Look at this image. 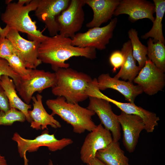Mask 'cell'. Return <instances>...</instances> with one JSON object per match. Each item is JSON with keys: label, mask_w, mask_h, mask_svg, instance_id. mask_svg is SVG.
Segmentation results:
<instances>
[{"label": "cell", "mask_w": 165, "mask_h": 165, "mask_svg": "<svg viewBox=\"0 0 165 165\" xmlns=\"http://www.w3.org/2000/svg\"><path fill=\"white\" fill-rule=\"evenodd\" d=\"M38 59L42 62L51 65L56 72L59 68H67L65 61L73 57H82L90 60L96 58V49L80 48L72 44V39L59 34L47 36L42 42L38 50Z\"/></svg>", "instance_id": "cell-1"}, {"label": "cell", "mask_w": 165, "mask_h": 165, "mask_svg": "<svg viewBox=\"0 0 165 165\" xmlns=\"http://www.w3.org/2000/svg\"><path fill=\"white\" fill-rule=\"evenodd\" d=\"M55 73L57 82L52 88L53 95L63 97L67 102L73 104L89 97L86 92L93 80L90 75L69 67L59 68Z\"/></svg>", "instance_id": "cell-2"}, {"label": "cell", "mask_w": 165, "mask_h": 165, "mask_svg": "<svg viewBox=\"0 0 165 165\" xmlns=\"http://www.w3.org/2000/svg\"><path fill=\"white\" fill-rule=\"evenodd\" d=\"M46 104L52 111L51 115L59 116L63 120L72 125L73 131L81 134L86 130L91 132L97 126L91 117L95 113L93 111L80 106L78 103L67 102L62 97L47 100Z\"/></svg>", "instance_id": "cell-3"}, {"label": "cell", "mask_w": 165, "mask_h": 165, "mask_svg": "<svg viewBox=\"0 0 165 165\" xmlns=\"http://www.w3.org/2000/svg\"><path fill=\"white\" fill-rule=\"evenodd\" d=\"M38 4V0H32L25 6L10 2L2 14L1 19L9 28L26 33L31 40L41 42L47 36L37 29L36 21H33L29 15L30 12L36 10Z\"/></svg>", "instance_id": "cell-4"}, {"label": "cell", "mask_w": 165, "mask_h": 165, "mask_svg": "<svg viewBox=\"0 0 165 165\" xmlns=\"http://www.w3.org/2000/svg\"><path fill=\"white\" fill-rule=\"evenodd\" d=\"M12 139L17 143L18 152L20 156L23 158L24 165H28V160L26 156V152H36L41 146H45L51 152L60 150L72 144L73 141L69 138L57 139L54 134H50L47 130L33 139L24 138L17 132L13 134Z\"/></svg>", "instance_id": "cell-5"}, {"label": "cell", "mask_w": 165, "mask_h": 165, "mask_svg": "<svg viewBox=\"0 0 165 165\" xmlns=\"http://www.w3.org/2000/svg\"><path fill=\"white\" fill-rule=\"evenodd\" d=\"M117 21V18L115 17L104 27H94L90 28L86 32L76 33L72 38V45L82 48L105 49L112 37Z\"/></svg>", "instance_id": "cell-6"}, {"label": "cell", "mask_w": 165, "mask_h": 165, "mask_svg": "<svg viewBox=\"0 0 165 165\" xmlns=\"http://www.w3.org/2000/svg\"><path fill=\"white\" fill-rule=\"evenodd\" d=\"M56 82L55 72L31 69L29 77L26 79H21L16 89L24 102L29 104L35 93H41L46 89L52 88Z\"/></svg>", "instance_id": "cell-7"}, {"label": "cell", "mask_w": 165, "mask_h": 165, "mask_svg": "<svg viewBox=\"0 0 165 165\" xmlns=\"http://www.w3.org/2000/svg\"><path fill=\"white\" fill-rule=\"evenodd\" d=\"M84 0H71L68 6L57 16L59 34L72 38L81 28L84 20Z\"/></svg>", "instance_id": "cell-8"}, {"label": "cell", "mask_w": 165, "mask_h": 165, "mask_svg": "<svg viewBox=\"0 0 165 165\" xmlns=\"http://www.w3.org/2000/svg\"><path fill=\"white\" fill-rule=\"evenodd\" d=\"M6 37L11 41L15 49L16 54L27 68L36 69L41 64L38 57L40 42L26 40L20 35L19 32L10 28Z\"/></svg>", "instance_id": "cell-9"}, {"label": "cell", "mask_w": 165, "mask_h": 165, "mask_svg": "<svg viewBox=\"0 0 165 165\" xmlns=\"http://www.w3.org/2000/svg\"><path fill=\"white\" fill-rule=\"evenodd\" d=\"M70 0H38L35 15L43 23L50 35L53 36L59 31L56 18L69 6Z\"/></svg>", "instance_id": "cell-10"}, {"label": "cell", "mask_w": 165, "mask_h": 165, "mask_svg": "<svg viewBox=\"0 0 165 165\" xmlns=\"http://www.w3.org/2000/svg\"><path fill=\"white\" fill-rule=\"evenodd\" d=\"M112 141L110 131L100 123L85 138L80 151L81 160L88 163L95 157L97 151L105 148Z\"/></svg>", "instance_id": "cell-11"}, {"label": "cell", "mask_w": 165, "mask_h": 165, "mask_svg": "<svg viewBox=\"0 0 165 165\" xmlns=\"http://www.w3.org/2000/svg\"><path fill=\"white\" fill-rule=\"evenodd\" d=\"M133 82L141 87L143 92L152 95L164 88L165 75L164 72L148 59Z\"/></svg>", "instance_id": "cell-12"}, {"label": "cell", "mask_w": 165, "mask_h": 165, "mask_svg": "<svg viewBox=\"0 0 165 165\" xmlns=\"http://www.w3.org/2000/svg\"><path fill=\"white\" fill-rule=\"evenodd\" d=\"M87 109L93 111L99 118L104 127L111 133L113 141L117 142L121 137V127L116 115L108 101L102 98L89 97Z\"/></svg>", "instance_id": "cell-13"}, {"label": "cell", "mask_w": 165, "mask_h": 165, "mask_svg": "<svg viewBox=\"0 0 165 165\" xmlns=\"http://www.w3.org/2000/svg\"><path fill=\"white\" fill-rule=\"evenodd\" d=\"M117 118L123 131V141L129 153L134 151L141 132L145 130V124L139 116L128 114L121 111Z\"/></svg>", "instance_id": "cell-14"}, {"label": "cell", "mask_w": 165, "mask_h": 165, "mask_svg": "<svg viewBox=\"0 0 165 165\" xmlns=\"http://www.w3.org/2000/svg\"><path fill=\"white\" fill-rule=\"evenodd\" d=\"M155 6L152 2L145 0H122L114 11L113 15L122 14L129 16L128 19L134 22L140 19L147 18L152 22L155 17Z\"/></svg>", "instance_id": "cell-15"}, {"label": "cell", "mask_w": 165, "mask_h": 165, "mask_svg": "<svg viewBox=\"0 0 165 165\" xmlns=\"http://www.w3.org/2000/svg\"><path fill=\"white\" fill-rule=\"evenodd\" d=\"M97 86L100 90L112 89L117 90L129 103H134L136 97L142 93L141 87L132 82L119 80L111 77L108 73L102 74L97 79Z\"/></svg>", "instance_id": "cell-16"}, {"label": "cell", "mask_w": 165, "mask_h": 165, "mask_svg": "<svg viewBox=\"0 0 165 165\" xmlns=\"http://www.w3.org/2000/svg\"><path fill=\"white\" fill-rule=\"evenodd\" d=\"M119 0H84L93 12L92 20L87 23L86 27L91 28L100 27L101 25L111 20L118 6Z\"/></svg>", "instance_id": "cell-17"}, {"label": "cell", "mask_w": 165, "mask_h": 165, "mask_svg": "<svg viewBox=\"0 0 165 165\" xmlns=\"http://www.w3.org/2000/svg\"><path fill=\"white\" fill-rule=\"evenodd\" d=\"M100 97L113 104L126 114L136 115L141 118L145 124V130L148 133L153 132L155 127L158 125L160 118L155 113L138 106L134 103L119 102L102 93L100 95Z\"/></svg>", "instance_id": "cell-18"}, {"label": "cell", "mask_w": 165, "mask_h": 165, "mask_svg": "<svg viewBox=\"0 0 165 165\" xmlns=\"http://www.w3.org/2000/svg\"><path fill=\"white\" fill-rule=\"evenodd\" d=\"M42 96L39 94H37L36 97L33 96L32 98L33 108L28 112L32 120L30 127L36 130H48V125L55 129L60 128V123L46 110L42 103Z\"/></svg>", "instance_id": "cell-19"}, {"label": "cell", "mask_w": 165, "mask_h": 165, "mask_svg": "<svg viewBox=\"0 0 165 165\" xmlns=\"http://www.w3.org/2000/svg\"><path fill=\"white\" fill-rule=\"evenodd\" d=\"M121 51L124 56V62L120 70L114 77L133 82L141 69L136 65V61L133 56L130 40L123 43Z\"/></svg>", "instance_id": "cell-20"}, {"label": "cell", "mask_w": 165, "mask_h": 165, "mask_svg": "<svg viewBox=\"0 0 165 165\" xmlns=\"http://www.w3.org/2000/svg\"><path fill=\"white\" fill-rule=\"evenodd\" d=\"M0 84L5 90L10 108H14L21 111L24 115L26 120L31 123L32 120L28 112L31 105L26 104L19 97L13 80L7 76L2 75L0 77Z\"/></svg>", "instance_id": "cell-21"}, {"label": "cell", "mask_w": 165, "mask_h": 165, "mask_svg": "<svg viewBox=\"0 0 165 165\" xmlns=\"http://www.w3.org/2000/svg\"><path fill=\"white\" fill-rule=\"evenodd\" d=\"M95 157L105 165H130L118 141H112L105 148L97 151Z\"/></svg>", "instance_id": "cell-22"}, {"label": "cell", "mask_w": 165, "mask_h": 165, "mask_svg": "<svg viewBox=\"0 0 165 165\" xmlns=\"http://www.w3.org/2000/svg\"><path fill=\"white\" fill-rule=\"evenodd\" d=\"M155 6L156 17L151 29L141 36L143 39H152L154 42H161L165 44V40L163 32L162 21L165 12V0H153Z\"/></svg>", "instance_id": "cell-23"}, {"label": "cell", "mask_w": 165, "mask_h": 165, "mask_svg": "<svg viewBox=\"0 0 165 165\" xmlns=\"http://www.w3.org/2000/svg\"><path fill=\"white\" fill-rule=\"evenodd\" d=\"M147 55L149 60L163 72H165V46L160 41L154 42L149 38L147 42Z\"/></svg>", "instance_id": "cell-24"}, {"label": "cell", "mask_w": 165, "mask_h": 165, "mask_svg": "<svg viewBox=\"0 0 165 165\" xmlns=\"http://www.w3.org/2000/svg\"><path fill=\"white\" fill-rule=\"evenodd\" d=\"M128 34L131 43L133 56L138 62V66L141 69L148 59L146 57L147 47L139 40L138 32L135 29L131 28L129 30Z\"/></svg>", "instance_id": "cell-25"}, {"label": "cell", "mask_w": 165, "mask_h": 165, "mask_svg": "<svg viewBox=\"0 0 165 165\" xmlns=\"http://www.w3.org/2000/svg\"><path fill=\"white\" fill-rule=\"evenodd\" d=\"M26 117L21 111L14 108H10L6 112L0 111V125L11 126L14 122H23Z\"/></svg>", "instance_id": "cell-26"}, {"label": "cell", "mask_w": 165, "mask_h": 165, "mask_svg": "<svg viewBox=\"0 0 165 165\" xmlns=\"http://www.w3.org/2000/svg\"><path fill=\"white\" fill-rule=\"evenodd\" d=\"M9 66L13 71L17 74L21 79L28 78L31 69L27 68L21 59L16 54L6 57Z\"/></svg>", "instance_id": "cell-27"}, {"label": "cell", "mask_w": 165, "mask_h": 165, "mask_svg": "<svg viewBox=\"0 0 165 165\" xmlns=\"http://www.w3.org/2000/svg\"><path fill=\"white\" fill-rule=\"evenodd\" d=\"M2 75L7 76L11 78L16 89L17 87L20 82V77L13 71L6 60L0 57V77Z\"/></svg>", "instance_id": "cell-28"}, {"label": "cell", "mask_w": 165, "mask_h": 165, "mask_svg": "<svg viewBox=\"0 0 165 165\" xmlns=\"http://www.w3.org/2000/svg\"><path fill=\"white\" fill-rule=\"evenodd\" d=\"M16 54L15 49L11 41L6 37H0V57H6Z\"/></svg>", "instance_id": "cell-29"}, {"label": "cell", "mask_w": 165, "mask_h": 165, "mask_svg": "<svg viewBox=\"0 0 165 165\" xmlns=\"http://www.w3.org/2000/svg\"><path fill=\"white\" fill-rule=\"evenodd\" d=\"M109 60L110 64L113 67V72H115L122 66L124 62V57L121 51L116 50L111 53Z\"/></svg>", "instance_id": "cell-30"}, {"label": "cell", "mask_w": 165, "mask_h": 165, "mask_svg": "<svg viewBox=\"0 0 165 165\" xmlns=\"http://www.w3.org/2000/svg\"><path fill=\"white\" fill-rule=\"evenodd\" d=\"M10 109L8 99L5 90L0 84V111L6 112Z\"/></svg>", "instance_id": "cell-31"}, {"label": "cell", "mask_w": 165, "mask_h": 165, "mask_svg": "<svg viewBox=\"0 0 165 165\" xmlns=\"http://www.w3.org/2000/svg\"><path fill=\"white\" fill-rule=\"evenodd\" d=\"M86 164L87 165H105L96 157L90 160V162Z\"/></svg>", "instance_id": "cell-32"}, {"label": "cell", "mask_w": 165, "mask_h": 165, "mask_svg": "<svg viewBox=\"0 0 165 165\" xmlns=\"http://www.w3.org/2000/svg\"><path fill=\"white\" fill-rule=\"evenodd\" d=\"M10 28L6 25L4 28H2L0 26V37H6V34Z\"/></svg>", "instance_id": "cell-33"}, {"label": "cell", "mask_w": 165, "mask_h": 165, "mask_svg": "<svg viewBox=\"0 0 165 165\" xmlns=\"http://www.w3.org/2000/svg\"><path fill=\"white\" fill-rule=\"evenodd\" d=\"M0 165H8L4 156L0 154Z\"/></svg>", "instance_id": "cell-34"}, {"label": "cell", "mask_w": 165, "mask_h": 165, "mask_svg": "<svg viewBox=\"0 0 165 165\" xmlns=\"http://www.w3.org/2000/svg\"><path fill=\"white\" fill-rule=\"evenodd\" d=\"M31 1V0H19L17 3L20 5H24V4L26 5L29 4Z\"/></svg>", "instance_id": "cell-35"}, {"label": "cell", "mask_w": 165, "mask_h": 165, "mask_svg": "<svg viewBox=\"0 0 165 165\" xmlns=\"http://www.w3.org/2000/svg\"><path fill=\"white\" fill-rule=\"evenodd\" d=\"M48 165H53V162L51 160H49L48 163Z\"/></svg>", "instance_id": "cell-36"}, {"label": "cell", "mask_w": 165, "mask_h": 165, "mask_svg": "<svg viewBox=\"0 0 165 165\" xmlns=\"http://www.w3.org/2000/svg\"><path fill=\"white\" fill-rule=\"evenodd\" d=\"M11 1L12 0H6V3L7 5L11 2Z\"/></svg>", "instance_id": "cell-37"}]
</instances>
